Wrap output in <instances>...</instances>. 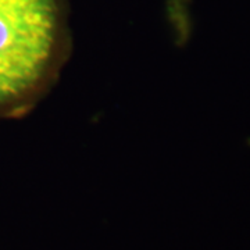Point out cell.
Segmentation results:
<instances>
[{
	"label": "cell",
	"instance_id": "6da1fadb",
	"mask_svg": "<svg viewBox=\"0 0 250 250\" xmlns=\"http://www.w3.org/2000/svg\"><path fill=\"white\" fill-rule=\"evenodd\" d=\"M56 0H0V108L34 95L59 59Z\"/></svg>",
	"mask_w": 250,
	"mask_h": 250
}]
</instances>
